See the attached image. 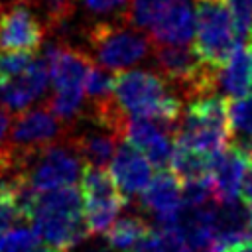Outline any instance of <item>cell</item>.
Masks as SVG:
<instances>
[{
	"label": "cell",
	"mask_w": 252,
	"mask_h": 252,
	"mask_svg": "<svg viewBox=\"0 0 252 252\" xmlns=\"http://www.w3.org/2000/svg\"><path fill=\"white\" fill-rule=\"evenodd\" d=\"M112 102L126 116L150 118L173 132L181 116V100L167 91L165 79L144 69L122 71L112 77Z\"/></svg>",
	"instance_id": "obj_1"
},
{
	"label": "cell",
	"mask_w": 252,
	"mask_h": 252,
	"mask_svg": "<svg viewBox=\"0 0 252 252\" xmlns=\"http://www.w3.org/2000/svg\"><path fill=\"white\" fill-rule=\"evenodd\" d=\"M28 222H32L45 244L61 250L73 248L89 236L81 211V195L73 185L35 193Z\"/></svg>",
	"instance_id": "obj_2"
},
{
	"label": "cell",
	"mask_w": 252,
	"mask_h": 252,
	"mask_svg": "<svg viewBox=\"0 0 252 252\" xmlns=\"http://www.w3.org/2000/svg\"><path fill=\"white\" fill-rule=\"evenodd\" d=\"M43 61L53 85V94L47 100V108L61 122H71L83 108V81L93 59L69 45L51 43L45 49Z\"/></svg>",
	"instance_id": "obj_3"
},
{
	"label": "cell",
	"mask_w": 252,
	"mask_h": 252,
	"mask_svg": "<svg viewBox=\"0 0 252 252\" xmlns=\"http://www.w3.org/2000/svg\"><path fill=\"white\" fill-rule=\"evenodd\" d=\"M175 142L217 156L228 146L230 126L224 96L193 98L175 124Z\"/></svg>",
	"instance_id": "obj_4"
},
{
	"label": "cell",
	"mask_w": 252,
	"mask_h": 252,
	"mask_svg": "<svg viewBox=\"0 0 252 252\" xmlns=\"http://www.w3.org/2000/svg\"><path fill=\"white\" fill-rule=\"evenodd\" d=\"M240 35L226 0H195V51L213 69H222L236 47Z\"/></svg>",
	"instance_id": "obj_5"
},
{
	"label": "cell",
	"mask_w": 252,
	"mask_h": 252,
	"mask_svg": "<svg viewBox=\"0 0 252 252\" xmlns=\"http://www.w3.org/2000/svg\"><path fill=\"white\" fill-rule=\"evenodd\" d=\"M87 43L96 63L108 71L126 69L142 61L150 51V35L122 16L116 22L94 24L89 30Z\"/></svg>",
	"instance_id": "obj_6"
},
{
	"label": "cell",
	"mask_w": 252,
	"mask_h": 252,
	"mask_svg": "<svg viewBox=\"0 0 252 252\" xmlns=\"http://www.w3.org/2000/svg\"><path fill=\"white\" fill-rule=\"evenodd\" d=\"M154 57L159 73L185 98L209 96L217 89V69L209 67L193 47L156 43Z\"/></svg>",
	"instance_id": "obj_7"
},
{
	"label": "cell",
	"mask_w": 252,
	"mask_h": 252,
	"mask_svg": "<svg viewBox=\"0 0 252 252\" xmlns=\"http://www.w3.org/2000/svg\"><path fill=\"white\" fill-rule=\"evenodd\" d=\"M83 169V159L73 150L69 142H53L26 158L22 163L18 175L24 179V183L39 191H51L59 187L73 185Z\"/></svg>",
	"instance_id": "obj_8"
},
{
	"label": "cell",
	"mask_w": 252,
	"mask_h": 252,
	"mask_svg": "<svg viewBox=\"0 0 252 252\" xmlns=\"http://www.w3.org/2000/svg\"><path fill=\"white\" fill-rule=\"evenodd\" d=\"M81 201L85 205L83 220L89 234H104L126 205V197L118 191L112 175L104 167L93 165H85L83 169Z\"/></svg>",
	"instance_id": "obj_9"
},
{
	"label": "cell",
	"mask_w": 252,
	"mask_h": 252,
	"mask_svg": "<svg viewBox=\"0 0 252 252\" xmlns=\"http://www.w3.org/2000/svg\"><path fill=\"white\" fill-rule=\"evenodd\" d=\"M61 132H63L61 120L47 106L30 108V110L26 108L18 112V116L14 118L6 144L12 148L22 167V163L30 154L53 144L61 136Z\"/></svg>",
	"instance_id": "obj_10"
},
{
	"label": "cell",
	"mask_w": 252,
	"mask_h": 252,
	"mask_svg": "<svg viewBox=\"0 0 252 252\" xmlns=\"http://www.w3.org/2000/svg\"><path fill=\"white\" fill-rule=\"evenodd\" d=\"M173 130L150 118L124 116L118 136L138 148L152 167L158 171L167 169L173 154Z\"/></svg>",
	"instance_id": "obj_11"
},
{
	"label": "cell",
	"mask_w": 252,
	"mask_h": 252,
	"mask_svg": "<svg viewBox=\"0 0 252 252\" xmlns=\"http://www.w3.org/2000/svg\"><path fill=\"white\" fill-rule=\"evenodd\" d=\"M45 28L32 12L28 0H14L0 8V51H35Z\"/></svg>",
	"instance_id": "obj_12"
},
{
	"label": "cell",
	"mask_w": 252,
	"mask_h": 252,
	"mask_svg": "<svg viewBox=\"0 0 252 252\" xmlns=\"http://www.w3.org/2000/svg\"><path fill=\"white\" fill-rule=\"evenodd\" d=\"M49 73L43 59H32L26 69L0 87V102L8 112H22L33 104L47 89Z\"/></svg>",
	"instance_id": "obj_13"
},
{
	"label": "cell",
	"mask_w": 252,
	"mask_h": 252,
	"mask_svg": "<svg viewBox=\"0 0 252 252\" xmlns=\"http://www.w3.org/2000/svg\"><path fill=\"white\" fill-rule=\"evenodd\" d=\"M250 156L234 144H228L213 158L211 165V187L217 203H234L240 195V185L248 167Z\"/></svg>",
	"instance_id": "obj_14"
},
{
	"label": "cell",
	"mask_w": 252,
	"mask_h": 252,
	"mask_svg": "<svg viewBox=\"0 0 252 252\" xmlns=\"http://www.w3.org/2000/svg\"><path fill=\"white\" fill-rule=\"evenodd\" d=\"M148 30L150 39L156 43H189L195 35V10L191 0H165Z\"/></svg>",
	"instance_id": "obj_15"
},
{
	"label": "cell",
	"mask_w": 252,
	"mask_h": 252,
	"mask_svg": "<svg viewBox=\"0 0 252 252\" xmlns=\"http://www.w3.org/2000/svg\"><path fill=\"white\" fill-rule=\"evenodd\" d=\"M110 175L118 187V191L130 199L144 191L148 181L152 179V165L144 158V154L134 148L130 142H118L112 159H110Z\"/></svg>",
	"instance_id": "obj_16"
},
{
	"label": "cell",
	"mask_w": 252,
	"mask_h": 252,
	"mask_svg": "<svg viewBox=\"0 0 252 252\" xmlns=\"http://www.w3.org/2000/svg\"><path fill=\"white\" fill-rule=\"evenodd\" d=\"M142 205L156 217L158 226H171L183 207L181 185L173 173L167 169L158 171L156 177L148 181L140 193Z\"/></svg>",
	"instance_id": "obj_17"
},
{
	"label": "cell",
	"mask_w": 252,
	"mask_h": 252,
	"mask_svg": "<svg viewBox=\"0 0 252 252\" xmlns=\"http://www.w3.org/2000/svg\"><path fill=\"white\" fill-rule=\"evenodd\" d=\"M67 142L73 146V150L79 154L85 165L104 167L112 159V154L118 146V136L94 124V128L91 130H83L75 136H67Z\"/></svg>",
	"instance_id": "obj_18"
},
{
	"label": "cell",
	"mask_w": 252,
	"mask_h": 252,
	"mask_svg": "<svg viewBox=\"0 0 252 252\" xmlns=\"http://www.w3.org/2000/svg\"><path fill=\"white\" fill-rule=\"evenodd\" d=\"M217 89L230 98L252 94V47L238 45L228 63L217 73Z\"/></svg>",
	"instance_id": "obj_19"
},
{
	"label": "cell",
	"mask_w": 252,
	"mask_h": 252,
	"mask_svg": "<svg viewBox=\"0 0 252 252\" xmlns=\"http://www.w3.org/2000/svg\"><path fill=\"white\" fill-rule=\"evenodd\" d=\"M213 158L215 156L205 154V152H201L197 148H191V146L175 142L169 167L173 169V175L177 179H181L183 183L201 181V179H209Z\"/></svg>",
	"instance_id": "obj_20"
},
{
	"label": "cell",
	"mask_w": 252,
	"mask_h": 252,
	"mask_svg": "<svg viewBox=\"0 0 252 252\" xmlns=\"http://www.w3.org/2000/svg\"><path fill=\"white\" fill-rule=\"evenodd\" d=\"M226 114L232 144L252 158V94L230 98L226 102Z\"/></svg>",
	"instance_id": "obj_21"
},
{
	"label": "cell",
	"mask_w": 252,
	"mask_h": 252,
	"mask_svg": "<svg viewBox=\"0 0 252 252\" xmlns=\"http://www.w3.org/2000/svg\"><path fill=\"white\" fill-rule=\"evenodd\" d=\"M148 230H150V226L142 215L128 213L120 219H114V222L104 232V238H106V244L110 250L128 252Z\"/></svg>",
	"instance_id": "obj_22"
},
{
	"label": "cell",
	"mask_w": 252,
	"mask_h": 252,
	"mask_svg": "<svg viewBox=\"0 0 252 252\" xmlns=\"http://www.w3.org/2000/svg\"><path fill=\"white\" fill-rule=\"evenodd\" d=\"M128 252H191L175 226H158L148 230Z\"/></svg>",
	"instance_id": "obj_23"
},
{
	"label": "cell",
	"mask_w": 252,
	"mask_h": 252,
	"mask_svg": "<svg viewBox=\"0 0 252 252\" xmlns=\"http://www.w3.org/2000/svg\"><path fill=\"white\" fill-rule=\"evenodd\" d=\"M83 91L89 96L91 104H98L106 98L112 96V77L108 73V69L91 63L85 81H83Z\"/></svg>",
	"instance_id": "obj_24"
},
{
	"label": "cell",
	"mask_w": 252,
	"mask_h": 252,
	"mask_svg": "<svg viewBox=\"0 0 252 252\" xmlns=\"http://www.w3.org/2000/svg\"><path fill=\"white\" fill-rule=\"evenodd\" d=\"M39 244V236L33 226L18 224L0 234V252H32Z\"/></svg>",
	"instance_id": "obj_25"
},
{
	"label": "cell",
	"mask_w": 252,
	"mask_h": 252,
	"mask_svg": "<svg viewBox=\"0 0 252 252\" xmlns=\"http://www.w3.org/2000/svg\"><path fill=\"white\" fill-rule=\"evenodd\" d=\"M28 2H32L41 12L43 18L41 24L45 28H59L73 16V10L79 0H28Z\"/></svg>",
	"instance_id": "obj_26"
},
{
	"label": "cell",
	"mask_w": 252,
	"mask_h": 252,
	"mask_svg": "<svg viewBox=\"0 0 252 252\" xmlns=\"http://www.w3.org/2000/svg\"><path fill=\"white\" fill-rule=\"evenodd\" d=\"M33 55L30 51H0V79L6 83L30 65Z\"/></svg>",
	"instance_id": "obj_27"
},
{
	"label": "cell",
	"mask_w": 252,
	"mask_h": 252,
	"mask_svg": "<svg viewBox=\"0 0 252 252\" xmlns=\"http://www.w3.org/2000/svg\"><path fill=\"white\" fill-rule=\"evenodd\" d=\"M226 4L230 8L234 26H236L238 35L242 39L246 30H248V26H250V22H252V0H226Z\"/></svg>",
	"instance_id": "obj_28"
},
{
	"label": "cell",
	"mask_w": 252,
	"mask_h": 252,
	"mask_svg": "<svg viewBox=\"0 0 252 252\" xmlns=\"http://www.w3.org/2000/svg\"><path fill=\"white\" fill-rule=\"evenodd\" d=\"M91 14H116L126 10L130 0H81Z\"/></svg>",
	"instance_id": "obj_29"
},
{
	"label": "cell",
	"mask_w": 252,
	"mask_h": 252,
	"mask_svg": "<svg viewBox=\"0 0 252 252\" xmlns=\"http://www.w3.org/2000/svg\"><path fill=\"white\" fill-rule=\"evenodd\" d=\"M240 195H242L244 205L252 203V158L248 161V167H246V173H244V179H242V185H240Z\"/></svg>",
	"instance_id": "obj_30"
},
{
	"label": "cell",
	"mask_w": 252,
	"mask_h": 252,
	"mask_svg": "<svg viewBox=\"0 0 252 252\" xmlns=\"http://www.w3.org/2000/svg\"><path fill=\"white\" fill-rule=\"evenodd\" d=\"M10 128V112L0 108V146L6 142V132Z\"/></svg>",
	"instance_id": "obj_31"
},
{
	"label": "cell",
	"mask_w": 252,
	"mask_h": 252,
	"mask_svg": "<svg viewBox=\"0 0 252 252\" xmlns=\"http://www.w3.org/2000/svg\"><path fill=\"white\" fill-rule=\"evenodd\" d=\"M32 252H65V250H61V248H55V246H51V244H37Z\"/></svg>",
	"instance_id": "obj_32"
},
{
	"label": "cell",
	"mask_w": 252,
	"mask_h": 252,
	"mask_svg": "<svg viewBox=\"0 0 252 252\" xmlns=\"http://www.w3.org/2000/svg\"><path fill=\"white\" fill-rule=\"evenodd\" d=\"M230 252H252V240H248V242H244V244H240V246L232 248Z\"/></svg>",
	"instance_id": "obj_33"
},
{
	"label": "cell",
	"mask_w": 252,
	"mask_h": 252,
	"mask_svg": "<svg viewBox=\"0 0 252 252\" xmlns=\"http://www.w3.org/2000/svg\"><path fill=\"white\" fill-rule=\"evenodd\" d=\"M85 252H114V250H110L108 246H93V248H89Z\"/></svg>",
	"instance_id": "obj_34"
},
{
	"label": "cell",
	"mask_w": 252,
	"mask_h": 252,
	"mask_svg": "<svg viewBox=\"0 0 252 252\" xmlns=\"http://www.w3.org/2000/svg\"><path fill=\"white\" fill-rule=\"evenodd\" d=\"M246 215H248V224L252 230V203H246Z\"/></svg>",
	"instance_id": "obj_35"
},
{
	"label": "cell",
	"mask_w": 252,
	"mask_h": 252,
	"mask_svg": "<svg viewBox=\"0 0 252 252\" xmlns=\"http://www.w3.org/2000/svg\"><path fill=\"white\" fill-rule=\"evenodd\" d=\"M2 85H4V81H2V79H0V87H2Z\"/></svg>",
	"instance_id": "obj_36"
}]
</instances>
